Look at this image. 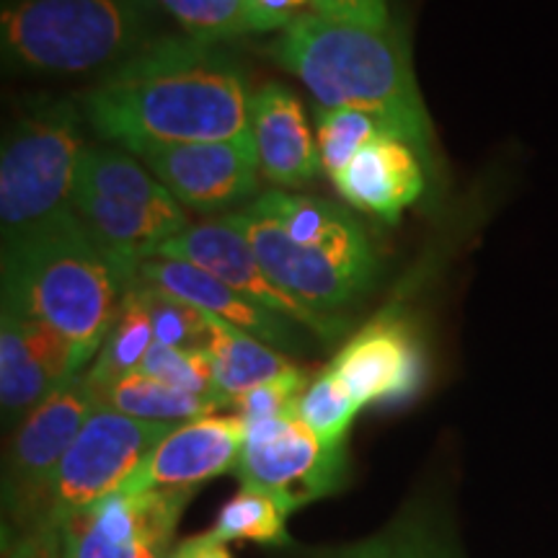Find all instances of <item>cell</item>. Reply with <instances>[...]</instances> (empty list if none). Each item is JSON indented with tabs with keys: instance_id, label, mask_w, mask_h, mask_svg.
<instances>
[{
	"instance_id": "1",
	"label": "cell",
	"mask_w": 558,
	"mask_h": 558,
	"mask_svg": "<svg viewBox=\"0 0 558 558\" xmlns=\"http://www.w3.org/2000/svg\"><path fill=\"white\" fill-rule=\"evenodd\" d=\"M248 81L233 54L192 37H158L83 96L96 135L124 150L213 143L248 132Z\"/></svg>"
},
{
	"instance_id": "2",
	"label": "cell",
	"mask_w": 558,
	"mask_h": 558,
	"mask_svg": "<svg viewBox=\"0 0 558 558\" xmlns=\"http://www.w3.org/2000/svg\"><path fill=\"white\" fill-rule=\"evenodd\" d=\"M269 50L305 83L318 107L365 111L388 135L414 148L429 184H442L435 128L418 94L409 39L399 26L369 29L300 13Z\"/></svg>"
},
{
	"instance_id": "3",
	"label": "cell",
	"mask_w": 558,
	"mask_h": 558,
	"mask_svg": "<svg viewBox=\"0 0 558 558\" xmlns=\"http://www.w3.org/2000/svg\"><path fill=\"white\" fill-rule=\"evenodd\" d=\"M132 282L75 207L3 243V305L58 331L81 369L99 354Z\"/></svg>"
},
{
	"instance_id": "4",
	"label": "cell",
	"mask_w": 558,
	"mask_h": 558,
	"mask_svg": "<svg viewBox=\"0 0 558 558\" xmlns=\"http://www.w3.org/2000/svg\"><path fill=\"white\" fill-rule=\"evenodd\" d=\"M150 24V0H3L0 50L19 73L111 70L153 41Z\"/></svg>"
},
{
	"instance_id": "5",
	"label": "cell",
	"mask_w": 558,
	"mask_h": 558,
	"mask_svg": "<svg viewBox=\"0 0 558 558\" xmlns=\"http://www.w3.org/2000/svg\"><path fill=\"white\" fill-rule=\"evenodd\" d=\"M73 207L99 246L137 279L140 264L192 226L181 202L128 153L83 150Z\"/></svg>"
},
{
	"instance_id": "6",
	"label": "cell",
	"mask_w": 558,
	"mask_h": 558,
	"mask_svg": "<svg viewBox=\"0 0 558 558\" xmlns=\"http://www.w3.org/2000/svg\"><path fill=\"white\" fill-rule=\"evenodd\" d=\"M81 109L70 99H37L5 132L0 153L3 243L73 207L83 143Z\"/></svg>"
},
{
	"instance_id": "7",
	"label": "cell",
	"mask_w": 558,
	"mask_h": 558,
	"mask_svg": "<svg viewBox=\"0 0 558 558\" xmlns=\"http://www.w3.org/2000/svg\"><path fill=\"white\" fill-rule=\"evenodd\" d=\"M173 427L177 424L143 422L107 407L96 409L54 471L39 522L62 525L70 514L120 492Z\"/></svg>"
},
{
	"instance_id": "8",
	"label": "cell",
	"mask_w": 558,
	"mask_h": 558,
	"mask_svg": "<svg viewBox=\"0 0 558 558\" xmlns=\"http://www.w3.org/2000/svg\"><path fill=\"white\" fill-rule=\"evenodd\" d=\"M96 409L99 401L88 373H78L13 427L3 469V507L11 530L39 522L54 471Z\"/></svg>"
},
{
	"instance_id": "9",
	"label": "cell",
	"mask_w": 558,
	"mask_h": 558,
	"mask_svg": "<svg viewBox=\"0 0 558 558\" xmlns=\"http://www.w3.org/2000/svg\"><path fill=\"white\" fill-rule=\"evenodd\" d=\"M347 450H329L300 418L277 416L246 424L235 476L243 486L275 497L288 512L339 492Z\"/></svg>"
},
{
	"instance_id": "10",
	"label": "cell",
	"mask_w": 558,
	"mask_h": 558,
	"mask_svg": "<svg viewBox=\"0 0 558 558\" xmlns=\"http://www.w3.org/2000/svg\"><path fill=\"white\" fill-rule=\"evenodd\" d=\"M192 494H109L62 522V558H169Z\"/></svg>"
},
{
	"instance_id": "11",
	"label": "cell",
	"mask_w": 558,
	"mask_h": 558,
	"mask_svg": "<svg viewBox=\"0 0 558 558\" xmlns=\"http://www.w3.org/2000/svg\"><path fill=\"white\" fill-rule=\"evenodd\" d=\"M156 256L181 259L194 264V267H202L209 275L230 284L235 292H241L243 298H248L251 303L303 326V329L313 331L324 341H337L347 329L344 318L324 316V313L300 303L290 292L277 288L271 277L264 271L251 243L226 218L190 226L177 239L163 243Z\"/></svg>"
},
{
	"instance_id": "12",
	"label": "cell",
	"mask_w": 558,
	"mask_h": 558,
	"mask_svg": "<svg viewBox=\"0 0 558 558\" xmlns=\"http://www.w3.org/2000/svg\"><path fill=\"white\" fill-rule=\"evenodd\" d=\"M181 205L197 213H215L248 199L259 184V156L243 132L213 143L148 145L132 153Z\"/></svg>"
},
{
	"instance_id": "13",
	"label": "cell",
	"mask_w": 558,
	"mask_h": 558,
	"mask_svg": "<svg viewBox=\"0 0 558 558\" xmlns=\"http://www.w3.org/2000/svg\"><path fill=\"white\" fill-rule=\"evenodd\" d=\"M362 409L399 407L427 383V352L409 318L386 311L339 349L329 365Z\"/></svg>"
},
{
	"instance_id": "14",
	"label": "cell",
	"mask_w": 558,
	"mask_h": 558,
	"mask_svg": "<svg viewBox=\"0 0 558 558\" xmlns=\"http://www.w3.org/2000/svg\"><path fill=\"white\" fill-rule=\"evenodd\" d=\"M226 220L251 243L277 288L324 316H337L373 288L375 277L344 267L324 251L300 246L251 207L226 215Z\"/></svg>"
},
{
	"instance_id": "15",
	"label": "cell",
	"mask_w": 558,
	"mask_h": 558,
	"mask_svg": "<svg viewBox=\"0 0 558 558\" xmlns=\"http://www.w3.org/2000/svg\"><path fill=\"white\" fill-rule=\"evenodd\" d=\"M243 445L246 422L239 414L177 424L120 492H194L205 481L239 469Z\"/></svg>"
},
{
	"instance_id": "16",
	"label": "cell",
	"mask_w": 558,
	"mask_h": 558,
	"mask_svg": "<svg viewBox=\"0 0 558 558\" xmlns=\"http://www.w3.org/2000/svg\"><path fill=\"white\" fill-rule=\"evenodd\" d=\"M137 279L153 288L171 292L186 303L197 305L209 316L226 320L235 329L251 333V337L267 341L275 349H288V352H305L303 326L277 316L262 305L251 303L241 292H235L230 284L222 282L215 275H209L202 267H194L190 262L166 259V256H150L140 264Z\"/></svg>"
},
{
	"instance_id": "17",
	"label": "cell",
	"mask_w": 558,
	"mask_h": 558,
	"mask_svg": "<svg viewBox=\"0 0 558 558\" xmlns=\"http://www.w3.org/2000/svg\"><path fill=\"white\" fill-rule=\"evenodd\" d=\"M248 132L256 145L262 173L279 186H308L324 169L303 107L288 86L267 83L251 94Z\"/></svg>"
},
{
	"instance_id": "18",
	"label": "cell",
	"mask_w": 558,
	"mask_h": 558,
	"mask_svg": "<svg viewBox=\"0 0 558 558\" xmlns=\"http://www.w3.org/2000/svg\"><path fill=\"white\" fill-rule=\"evenodd\" d=\"M333 186L349 205L396 226L403 209L416 205L429 190V177L411 145L383 132L333 179Z\"/></svg>"
},
{
	"instance_id": "19",
	"label": "cell",
	"mask_w": 558,
	"mask_h": 558,
	"mask_svg": "<svg viewBox=\"0 0 558 558\" xmlns=\"http://www.w3.org/2000/svg\"><path fill=\"white\" fill-rule=\"evenodd\" d=\"M262 218L275 222L279 230L290 235L300 246H311L329 254L344 267H352L362 275L375 277L373 246L360 222L333 202L318 197H298V194L267 192L254 205H248Z\"/></svg>"
},
{
	"instance_id": "20",
	"label": "cell",
	"mask_w": 558,
	"mask_h": 558,
	"mask_svg": "<svg viewBox=\"0 0 558 558\" xmlns=\"http://www.w3.org/2000/svg\"><path fill=\"white\" fill-rule=\"evenodd\" d=\"M62 383L50 373L34 344L26 318L13 308L0 316V407L5 424L19 427L21 418L39 407Z\"/></svg>"
},
{
	"instance_id": "21",
	"label": "cell",
	"mask_w": 558,
	"mask_h": 558,
	"mask_svg": "<svg viewBox=\"0 0 558 558\" xmlns=\"http://www.w3.org/2000/svg\"><path fill=\"white\" fill-rule=\"evenodd\" d=\"M207 354L213 360L215 386L228 401V407L246 390L282 378L295 369V365L267 341L251 337L215 316H209Z\"/></svg>"
},
{
	"instance_id": "22",
	"label": "cell",
	"mask_w": 558,
	"mask_h": 558,
	"mask_svg": "<svg viewBox=\"0 0 558 558\" xmlns=\"http://www.w3.org/2000/svg\"><path fill=\"white\" fill-rule=\"evenodd\" d=\"M94 390L99 407L120 411V414L132 418H143V422L184 424L222 409L220 403L186 393V390L173 388L169 383L150 378L145 373L124 375V378L111 380L107 386H94Z\"/></svg>"
},
{
	"instance_id": "23",
	"label": "cell",
	"mask_w": 558,
	"mask_h": 558,
	"mask_svg": "<svg viewBox=\"0 0 558 558\" xmlns=\"http://www.w3.org/2000/svg\"><path fill=\"white\" fill-rule=\"evenodd\" d=\"M153 344H156V337H153L150 313L135 279L130 290L124 292L114 326H111L109 337L104 339L94 367L88 369V380L94 386H107V383L120 380L124 375L140 373Z\"/></svg>"
},
{
	"instance_id": "24",
	"label": "cell",
	"mask_w": 558,
	"mask_h": 558,
	"mask_svg": "<svg viewBox=\"0 0 558 558\" xmlns=\"http://www.w3.org/2000/svg\"><path fill=\"white\" fill-rule=\"evenodd\" d=\"M288 518L290 512L275 497L243 486L233 499L226 501L209 533L222 543L248 541L262 546H288Z\"/></svg>"
},
{
	"instance_id": "25",
	"label": "cell",
	"mask_w": 558,
	"mask_h": 558,
	"mask_svg": "<svg viewBox=\"0 0 558 558\" xmlns=\"http://www.w3.org/2000/svg\"><path fill=\"white\" fill-rule=\"evenodd\" d=\"M362 411L352 390L344 386V380L326 367L316 375L298 399L295 416L320 439V445L329 450H347V435L352 427L354 416Z\"/></svg>"
},
{
	"instance_id": "26",
	"label": "cell",
	"mask_w": 558,
	"mask_h": 558,
	"mask_svg": "<svg viewBox=\"0 0 558 558\" xmlns=\"http://www.w3.org/2000/svg\"><path fill=\"white\" fill-rule=\"evenodd\" d=\"M318 558H458L448 535L432 525L424 514H409L386 533L339 548Z\"/></svg>"
},
{
	"instance_id": "27",
	"label": "cell",
	"mask_w": 558,
	"mask_h": 558,
	"mask_svg": "<svg viewBox=\"0 0 558 558\" xmlns=\"http://www.w3.org/2000/svg\"><path fill=\"white\" fill-rule=\"evenodd\" d=\"M316 114V145L324 171L333 181L341 171L352 163L354 156L365 148L369 140L383 135V130L373 117L357 109H326L313 107Z\"/></svg>"
},
{
	"instance_id": "28",
	"label": "cell",
	"mask_w": 558,
	"mask_h": 558,
	"mask_svg": "<svg viewBox=\"0 0 558 558\" xmlns=\"http://www.w3.org/2000/svg\"><path fill=\"white\" fill-rule=\"evenodd\" d=\"M137 284L143 290L145 305H148L156 344L177 349H207L209 313L171 295V292L140 282V279Z\"/></svg>"
},
{
	"instance_id": "29",
	"label": "cell",
	"mask_w": 558,
	"mask_h": 558,
	"mask_svg": "<svg viewBox=\"0 0 558 558\" xmlns=\"http://www.w3.org/2000/svg\"><path fill=\"white\" fill-rule=\"evenodd\" d=\"M179 21L186 37L220 45L251 34L243 0H156Z\"/></svg>"
},
{
	"instance_id": "30",
	"label": "cell",
	"mask_w": 558,
	"mask_h": 558,
	"mask_svg": "<svg viewBox=\"0 0 558 558\" xmlns=\"http://www.w3.org/2000/svg\"><path fill=\"white\" fill-rule=\"evenodd\" d=\"M140 373L169 383V386L179 390H186V393L220 403V407H228V401L222 399L218 386H215L213 360H209L207 349H177L153 344Z\"/></svg>"
},
{
	"instance_id": "31",
	"label": "cell",
	"mask_w": 558,
	"mask_h": 558,
	"mask_svg": "<svg viewBox=\"0 0 558 558\" xmlns=\"http://www.w3.org/2000/svg\"><path fill=\"white\" fill-rule=\"evenodd\" d=\"M308 388V378L305 373H300L295 367L292 373L275 378L264 386H256L241 393L239 399H233V407L239 411V416L246 424L264 422V418H277V416H292L295 414L298 399L303 396V390Z\"/></svg>"
},
{
	"instance_id": "32",
	"label": "cell",
	"mask_w": 558,
	"mask_h": 558,
	"mask_svg": "<svg viewBox=\"0 0 558 558\" xmlns=\"http://www.w3.org/2000/svg\"><path fill=\"white\" fill-rule=\"evenodd\" d=\"M3 558H62V527L45 520L11 530L3 538Z\"/></svg>"
},
{
	"instance_id": "33",
	"label": "cell",
	"mask_w": 558,
	"mask_h": 558,
	"mask_svg": "<svg viewBox=\"0 0 558 558\" xmlns=\"http://www.w3.org/2000/svg\"><path fill=\"white\" fill-rule=\"evenodd\" d=\"M311 13L329 16L349 24L369 26V29H386L388 19V0H308Z\"/></svg>"
},
{
	"instance_id": "34",
	"label": "cell",
	"mask_w": 558,
	"mask_h": 558,
	"mask_svg": "<svg viewBox=\"0 0 558 558\" xmlns=\"http://www.w3.org/2000/svg\"><path fill=\"white\" fill-rule=\"evenodd\" d=\"M246 3V16L251 24V32H279L288 29L295 21L303 5H308V0H243Z\"/></svg>"
},
{
	"instance_id": "35",
	"label": "cell",
	"mask_w": 558,
	"mask_h": 558,
	"mask_svg": "<svg viewBox=\"0 0 558 558\" xmlns=\"http://www.w3.org/2000/svg\"><path fill=\"white\" fill-rule=\"evenodd\" d=\"M181 558H233L228 550V543L215 538L213 533L197 535V538L184 541L177 548Z\"/></svg>"
},
{
	"instance_id": "36",
	"label": "cell",
	"mask_w": 558,
	"mask_h": 558,
	"mask_svg": "<svg viewBox=\"0 0 558 558\" xmlns=\"http://www.w3.org/2000/svg\"><path fill=\"white\" fill-rule=\"evenodd\" d=\"M169 558H181V556H179V550H173V554H171Z\"/></svg>"
}]
</instances>
